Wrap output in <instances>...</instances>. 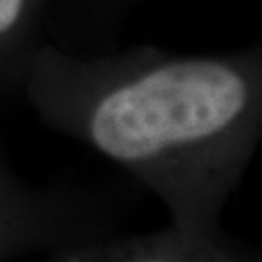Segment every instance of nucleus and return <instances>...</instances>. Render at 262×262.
Returning a JSON list of instances; mask_svg holds the SVG:
<instances>
[{"mask_svg": "<svg viewBox=\"0 0 262 262\" xmlns=\"http://www.w3.org/2000/svg\"><path fill=\"white\" fill-rule=\"evenodd\" d=\"M19 85L45 124L150 188L175 231L224 239V208L262 136L260 45L78 55L41 43Z\"/></svg>", "mask_w": 262, "mask_h": 262, "instance_id": "obj_1", "label": "nucleus"}, {"mask_svg": "<svg viewBox=\"0 0 262 262\" xmlns=\"http://www.w3.org/2000/svg\"><path fill=\"white\" fill-rule=\"evenodd\" d=\"M95 229V220L78 200L28 183L0 151V262L92 243L101 239Z\"/></svg>", "mask_w": 262, "mask_h": 262, "instance_id": "obj_2", "label": "nucleus"}, {"mask_svg": "<svg viewBox=\"0 0 262 262\" xmlns=\"http://www.w3.org/2000/svg\"><path fill=\"white\" fill-rule=\"evenodd\" d=\"M51 262H258L224 239H198L173 227L126 239H97L56 253Z\"/></svg>", "mask_w": 262, "mask_h": 262, "instance_id": "obj_3", "label": "nucleus"}, {"mask_svg": "<svg viewBox=\"0 0 262 262\" xmlns=\"http://www.w3.org/2000/svg\"><path fill=\"white\" fill-rule=\"evenodd\" d=\"M47 0H0V88L19 85L41 45L39 29Z\"/></svg>", "mask_w": 262, "mask_h": 262, "instance_id": "obj_4", "label": "nucleus"}]
</instances>
